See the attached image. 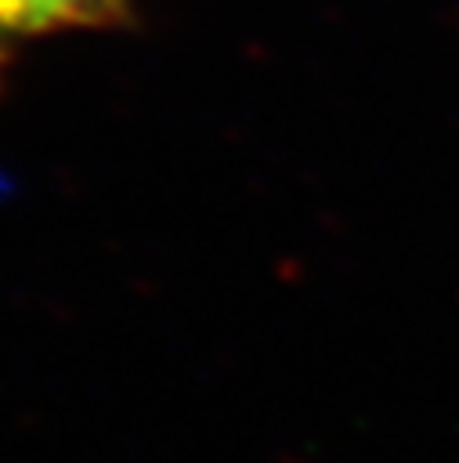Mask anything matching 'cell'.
<instances>
[{
	"mask_svg": "<svg viewBox=\"0 0 459 463\" xmlns=\"http://www.w3.org/2000/svg\"><path fill=\"white\" fill-rule=\"evenodd\" d=\"M126 18L130 0H0V83L25 43L69 29H112Z\"/></svg>",
	"mask_w": 459,
	"mask_h": 463,
	"instance_id": "cell-1",
	"label": "cell"
}]
</instances>
